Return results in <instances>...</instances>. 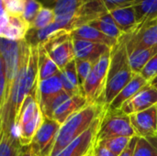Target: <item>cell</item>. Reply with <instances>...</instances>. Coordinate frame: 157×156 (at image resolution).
Segmentation results:
<instances>
[{
  "instance_id": "obj_1",
  "label": "cell",
  "mask_w": 157,
  "mask_h": 156,
  "mask_svg": "<svg viewBox=\"0 0 157 156\" xmlns=\"http://www.w3.org/2000/svg\"><path fill=\"white\" fill-rule=\"evenodd\" d=\"M38 46L28 49L9 98L0 110V133L15 135L18 117L25 99L37 88L39 83Z\"/></svg>"
},
{
  "instance_id": "obj_2",
  "label": "cell",
  "mask_w": 157,
  "mask_h": 156,
  "mask_svg": "<svg viewBox=\"0 0 157 156\" xmlns=\"http://www.w3.org/2000/svg\"><path fill=\"white\" fill-rule=\"evenodd\" d=\"M135 74H137L133 73L130 65L129 53L123 35L111 49L110 63L103 98V103L107 108L118 94L133 79Z\"/></svg>"
},
{
  "instance_id": "obj_3",
  "label": "cell",
  "mask_w": 157,
  "mask_h": 156,
  "mask_svg": "<svg viewBox=\"0 0 157 156\" xmlns=\"http://www.w3.org/2000/svg\"><path fill=\"white\" fill-rule=\"evenodd\" d=\"M106 106L101 103L87 104L85 108L68 118L66 121L61 125L50 156H56L68 144L83 134L106 111Z\"/></svg>"
},
{
  "instance_id": "obj_4",
  "label": "cell",
  "mask_w": 157,
  "mask_h": 156,
  "mask_svg": "<svg viewBox=\"0 0 157 156\" xmlns=\"http://www.w3.org/2000/svg\"><path fill=\"white\" fill-rule=\"evenodd\" d=\"M29 48V44L26 40H10L1 38L0 40V63L5 70L6 85L5 90L0 95V110L6 106L14 82L20 70L24 56Z\"/></svg>"
},
{
  "instance_id": "obj_5",
  "label": "cell",
  "mask_w": 157,
  "mask_h": 156,
  "mask_svg": "<svg viewBox=\"0 0 157 156\" xmlns=\"http://www.w3.org/2000/svg\"><path fill=\"white\" fill-rule=\"evenodd\" d=\"M111 50L103 54L95 63L91 73L83 85V95L88 104L103 103L109 68L110 63Z\"/></svg>"
},
{
  "instance_id": "obj_6",
  "label": "cell",
  "mask_w": 157,
  "mask_h": 156,
  "mask_svg": "<svg viewBox=\"0 0 157 156\" xmlns=\"http://www.w3.org/2000/svg\"><path fill=\"white\" fill-rule=\"evenodd\" d=\"M134 136L136 135L129 115L121 109H106L102 117L97 142L115 137L133 138Z\"/></svg>"
},
{
  "instance_id": "obj_7",
  "label": "cell",
  "mask_w": 157,
  "mask_h": 156,
  "mask_svg": "<svg viewBox=\"0 0 157 156\" xmlns=\"http://www.w3.org/2000/svg\"><path fill=\"white\" fill-rule=\"evenodd\" d=\"M42 45L61 70L75 60L74 39L69 30L61 29Z\"/></svg>"
},
{
  "instance_id": "obj_8",
  "label": "cell",
  "mask_w": 157,
  "mask_h": 156,
  "mask_svg": "<svg viewBox=\"0 0 157 156\" xmlns=\"http://www.w3.org/2000/svg\"><path fill=\"white\" fill-rule=\"evenodd\" d=\"M128 53L157 45V17L138 25L131 33L124 34Z\"/></svg>"
},
{
  "instance_id": "obj_9",
  "label": "cell",
  "mask_w": 157,
  "mask_h": 156,
  "mask_svg": "<svg viewBox=\"0 0 157 156\" xmlns=\"http://www.w3.org/2000/svg\"><path fill=\"white\" fill-rule=\"evenodd\" d=\"M60 128L59 122L44 117L42 124L29 145L32 152L37 156L51 155Z\"/></svg>"
},
{
  "instance_id": "obj_10",
  "label": "cell",
  "mask_w": 157,
  "mask_h": 156,
  "mask_svg": "<svg viewBox=\"0 0 157 156\" xmlns=\"http://www.w3.org/2000/svg\"><path fill=\"white\" fill-rule=\"evenodd\" d=\"M87 0H41L45 6L52 8L56 16V23L63 29L71 31L72 23Z\"/></svg>"
},
{
  "instance_id": "obj_11",
  "label": "cell",
  "mask_w": 157,
  "mask_h": 156,
  "mask_svg": "<svg viewBox=\"0 0 157 156\" xmlns=\"http://www.w3.org/2000/svg\"><path fill=\"white\" fill-rule=\"evenodd\" d=\"M104 113L92 124L88 130L68 144L56 156H86L90 153L97 143L98 133Z\"/></svg>"
},
{
  "instance_id": "obj_12",
  "label": "cell",
  "mask_w": 157,
  "mask_h": 156,
  "mask_svg": "<svg viewBox=\"0 0 157 156\" xmlns=\"http://www.w3.org/2000/svg\"><path fill=\"white\" fill-rule=\"evenodd\" d=\"M130 120L137 137L146 138L157 136V105L144 111L130 115Z\"/></svg>"
},
{
  "instance_id": "obj_13",
  "label": "cell",
  "mask_w": 157,
  "mask_h": 156,
  "mask_svg": "<svg viewBox=\"0 0 157 156\" xmlns=\"http://www.w3.org/2000/svg\"><path fill=\"white\" fill-rule=\"evenodd\" d=\"M29 29V24L22 17V16H10L6 11L2 10L1 38L16 41L22 40H25Z\"/></svg>"
},
{
  "instance_id": "obj_14",
  "label": "cell",
  "mask_w": 157,
  "mask_h": 156,
  "mask_svg": "<svg viewBox=\"0 0 157 156\" xmlns=\"http://www.w3.org/2000/svg\"><path fill=\"white\" fill-rule=\"evenodd\" d=\"M157 105V88L151 83L123 104L121 110L127 115L144 111Z\"/></svg>"
},
{
  "instance_id": "obj_15",
  "label": "cell",
  "mask_w": 157,
  "mask_h": 156,
  "mask_svg": "<svg viewBox=\"0 0 157 156\" xmlns=\"http://www.w3.org/2000/svg\"><path fill=\"white\" fill-rule=\"evenodd\" d=\"M62 92H63V88L61 80V72L52 77L39 81L37 86V97L40 110L42 111L47 105Z\"/></svg>"
},
{
  "instance_id": "obj_16",
  "label": "cell",
  "mask_w": 157,
  "mask_h": 156,
  "mask_svg": "<svg viewBox=\"0 0 157 156\" xmlns=\"http://www.w3.org/2000/svg\"><path fill=\"white\" fill-rule=\"evenodd\" d=\"M74 48L75 59L87 60L93 63H96L103 54L111 50L107 45L83 40H74Z\"/></svg>"
},
{
  "instance_id": "obj_17",
  "label": "cell",
  "mask_w": 157,
  "mask_h": 156,
  "mask_svg": "<svg viewBox=\"0 0 157 156\" xmlns=\"http://www.w3.org/2000/svg\"><path fill=\"white\" fill-rule=\"evenodd\" d=\"M87 100L84 95H76L70 97L64 102H63L53 112L52 120H56L61 125L66 121L73 114L79 111L87 105Z\"/></svg>"
},
{
  "instance_id": "obj_18",
  "label": "cell",
  "mask_w": 157,
  "mask_h": 156,
  "mask_svg": "<svg viewBox=\"0 0 157 156\" xmlns=\"http://www.w3.org/2000/svg\"><path fill=\"white\" fill-rule=\"evenodd\" d=\"M71 35L74 40H87L95 43H100L107 45L109 48H113L118 40H114L107 35H105L103 32L98 30V29L90 26V25H85L82 27H79L74 30L71 31Z\"/></svg>"
},
{
  "instance_id": "obj_19",
  "label": "cell",
  "mask_w": 157,
  "mask_h": 156,
  "mask_svg": "<svg viewBox=\"0 0 157 156\" xmlns=\"http://www.w3.org/2000/svg\"><path fill=\"white\" fill-rule=\"evenodd\" d=\"M109 14L114 19L118 28L124 34L132 32L138 27V21L133 6L115 8L109 11Z\"/></svg>"
},
{
  "instance_id": "obj_20",
  "label": "cell",
  "mask_w": 157,
  "mask_h": 156,
  "mask_svg": "<svg viewBox=\"0 0 157 156\" xmlns=\"http://www.w3.org/2000/svg\"><path fill=\"white\" fill-rule=\"evenodd\" d=\"M150 83L146 81L140 74H135L133 79L118 94V96L113 99V101L109 106V109H121L125 102L135 96L142 88L149 85Z\"/></svg>"
},
{
  "instance_id": "obj_21",
  "label": "cell",
  "mask_w": 157,
  "mask_h": 156,
  "mask_svg": "<svg viewBox=\"0 0 157 156\" xmlns=\"http://www.w3.org/2000/svg\"><path fill=\"white\" fill-rule=\"evenodd\" d=\"M39 51V81H42L52 77L53 75L59 74L61 69L57 66L54 61L50 57L46 49L42 44L38 46Z\"/></svg>"
},
{
  "instance_id": "obj_22",
  "label": "cell",
  "mask_w": 157,
  "mask_h": 156,
  "mask_svg": "<svg viewBox=\"0 0 157 156\" xmlns=\"http://www.w3.org/2000/svg\"><path fill=\"white\" fill-rule=\"evenodd\" d=\"M40 111V105H39V102H38L37 88H36L25 99V101H24V103L22 105L20 114H19V117H18L17 126V129H16V133H17V131L19 128L23 127L28 122H29Z\"/></svg>"
},
{
  "instance_id": "obj_23",
  "label": "cell",
  "mask_w": 157,
  "mask_h": 156,
  "mask_svg": "<svg viewBox=\"0 0 157 156\" xmlns=\"http://www.w3.org/2000/svg\"><path fill=\"white\" fill-rule=\"evenodd\" d=\"M43 119L44 116L40 110L29 122H28L26 125L17 131V137L22 147L30 145L34 136L36 135L38 130L42 124Z\"/></svg>"
},
{
  "instance_id": "obj_24",
  "label": "cell",
  "mask_w": 157,
  "mask_h": 156,
  "mask_svg": "<svg viewBox=\"0 0 157 156\" xmlns=\"http://www.w3.org/2000/svg\"><path fill=\"white\" fill-rule=\"evenodd\" d=\"M61 29H63L56 22L43 29H29L25 40L30 46H39L45 43Z\"/></svg>"
},
{
  "instance_id": "obj_25",
  "label": "cell",
  "mask_w": 157,
  "mask_h": 156,
  "mask_svg": "<svg viewBox=\"0 0 157 156\" xmlns=\"http://www.w3.org/2000/svg\"><path fill=\"white\" fill-rule=\"evenodd\" d=\"M88 25L98 29L105 35L117 40H119L124 35V33L118 28L117 24L115 23L114 19L110 16L109 12L101 16L100 17L94 20Z\"/></svg>"
},
{
  "instance_id": "obj_26",
  "label": "cell",
  "mask_w": 157,
  "mask_h": 156,
  "mask_svg": "<svg viewBox=\"0 0 157 156\" xmlns=\"http://www.w3.org/2000/svg\"><path fill=\"white\" fill-rule=\"evenodd\" d=\"M157 53V45L150 48L140 49L129 54L130 65L134 74H140L146 63Z\"/></svg>"
},
{
  "instance_id": "obj_27",
  "label": "cell",
  "mask_w": 157,
  "mask_h": 156,
  "mask_svg": "<svg viewBox=\"0 0 157 156\" xmlns=\"http://www.w3.org/2000/svg\"><path fill=\"white\" fill-rule=\"evenodd\" d=\"M138 25L157 17V0H137L133 5Z\"/></svg>"
},
{
  "instance_id": "obj_28",
  "label": "cell",
  "mask_w": 157,
  "mask_h": 156,
  "mask_svg": "<svg viewBox=\"0 0 157 156\" xmlns=\"http://www.w3.org/2000/svg\"><path fill=\"white\" fill-rule=\"evenodd\" d=\"M132 156H157V136L138 137Z\"/></svg>"
},
{
  "instance_id": "obj_29",
  "label": "cell",
  "mask_w": 157,
  "mask_h": 156,
  "mask_svg": "<svg viewBox=\"0 0 157 156\" xmlns=\"http://www.w3.org/2000/svg\"><path fill=\"white\" fill-rule=\"evenodd\" d=\"M132 138L129 137H115L110 139H106L100 142H97L98 144L105 147L115 155L120 156L127 148Z\"/></svg>"
},
{
  "instance_id": "obj_30",
  "label": "cell",
  "mask_w": 157,
  "mask_h": 156,
  "mask_svg": "<svg viewBox=\"0 0 157 156\" xmlns=\"http://www.w3.org/2000/svg\"><path fill=\"white\" fill-rule=\"evenodd\" d=\"M55 21L56 16L54 11L52 8L44 6L30 25V29H43L55 23Z\"/></svg>"
},
{
  "instance_id": "obj_31",
  "label": "cell",
  "mask_w": 157,
  "mask_h": 156,
  "mask_svg": "<svg viewBox=\"0 0 157 156\" xmlns=\"http://www.w3.org/2000/svg\"><path fill=\"white\" fill-rule=\"evenodd\" d=\"M44 6L41 1L39 0H25V6L22 17L29 24H32L34 19L36 18L39 12Z\"/></svg>"
},
{
  "instance_id": "obj_32",
  "label": "cell",
  "mask_w": 157,
  "mask_h": 156,
  "mask_svg": "<svg viewBox=\"0 0 157 156\" xmlns=\"http://www.w3.org/2000/svg\"><path fill=\"white\" fill-rule=\"evenodd\" d=\"M94 63H93L91 61L75 59L77 76H78V81H79V85H80L81 88L83 87V85L85 84L86 78L88 77L89 74L91 73ZM82 91H83V89H82Z\"/></svg>"
},
{
  "instance_id": "obj_33",
  "label": "cell",
  "mask_w": 157,
  "mask_h": 156,
  "mask_svg": "<svg viewBox=\"0 0 157 156\" xmlns=\"http://www.w3.org/2000/svg\"><path fill=\"white\" fill-rule=\"evenodd\" d=\"M25 0H2V10L10 16H22Z\"/></svg>"
},
{
  "instance_id": "obj_34",
  "label": "cell",
  "mask_w": 157,
  "mask_h": 156,
  "mask_svg": "<svg viewBox=\"0 0 157 156\" xmlns=\"http://www.w3.org/2000/svg\"><path fill=\"white\" fill-rule=\"evenodd\" d=\"M62 73L65 75V77L67 78V80L69 81V83L75 86V88L79 89L80 91H82V88L80 87L79 85V81H78V76H77V71H76V64H75V60L72 61L71 63H69L64 68H63ZM83 93V91H82Z\"/></svg>"
},
{
  "instance_id": "obj_35",
  "label": "cell",
  "mask_w": 157,
  "mask_h": 156,
  "mask_svg": "<svg viewBox=\"0 0 157 156\" xmlns=\"http://www.w3.org/2000/svg\"><path fill=\"white\" fill-rule=\"evenodd\" d=\"M140 74L149 83L157 77V53L146 63Z\"/></svg>"
},
{
  "instance_id": "obj_36",
  "label": "cell",
  "mask_w": 157,
  "mask_h": 156,
  "mask_svg": "<svg viewBox=\"0 0 157 156\" xmlns=\"http://www.w3.org/2000/svg\"><path fill=\"white\" fill-rule=\"evenodd\" d=\"M100 1L107 8V10L109 12L118 7L132 6L137 0H100Z\"/></svg>"
},
{
  "instance_id": "obj_37",
  "label": "cell",
  "mask_w": 157,
  "mask_h": 156,
  "mask_svg": "<svg viewBox=\"0 0 157 156\" xmlns=\"http://www.w3.org/2000/svg\"><path fill=\"white\" fill-rule=\"evenodd\" d=\"M94 155L95 156H117L115 155L113 153H111L110 151H109L108 149H106L105 147L96 143L94 150H93Z\"/></svg>"
},
{
  "instance_id": "obj_38",
  "label": "cell",
  "mask_w": 157,
  "mask_h": 156,
  "mask_svg": "<svg viewBox=\"0 0 157 156\" xmlns=\"http://www.w3.org/2000/svg\"><path fill=\"white\" fill-rule=\"evenodd\" d=\"M137 140H138V137L137 136H134L133 138H132L129 145L127 146V148L125 149V151L120 156H132L133 152H134L135 145H136V143H137Z\"/></svg>"
},
{
  "instance_id": "obj_39",
  "label": "cell",
  "mask_w": 157,
  "mask_h": 156,
  "mask_svg": "<svg viewBox=\"0 0 157 156\" xmlns=\"http://www.w3.org/2000/svg\"><path fill=\"white\" fill-rule=\"evenodd\" d=\"M21 156H37L31 150L30 146H24L22 147V155Z\"/></svg>"
},
{
  "instance_id": "obj_40",
  "label": "cell",
  "mask_w": 157,
  "mask_h": 156,
  "mask_svg": "<svg viewBox=\"0 0 157 156\" xmlns=\"http://www.w3.org/2000/svg\"><path fill=\"white\" fill-rule=\"evenodd\" d=\"M151 84H152L153 86H155L157 88V77L156 78H155V79L152 81V83H151Z\"/></svg>"
},
{
  "instance_id": "obj_41",
  "label": "cell",
  "mask_w": 157,
  "mask_h": 156,
  "mask_svg": "<svg viewBox=\"0 0 157 156\" xmlns=\"http://www.w3.org/2000/svg\"><path fill=\"white\" fill-rule=\"evenodd\" d=\"M21 155H22V149H21L19 152H17V154H16L14 156H21Z\"/></svg>"
},
{
  "instance_id": "obj_42",
  "label": "cell",
  "mask_w": 157,
  "mask_h": 156,
  "mask_svg": "<svg viewBox=\"0 0 157 156\" xmlns=\"http://www.w3.org/2000/svg\"><path fill=\"white\" fill-rule=\"evenodd\" d=\"M93 150H94V149H93ZM93 150H92V151H91L90 153H88V154H86V156H92V155H93Z\"/></svg>"
},
{
  "instance_id": "obj_43",
  "label": "cell",
  "mask_w": 157,
  "mask_h": 156,
  "mask_svg": "<svg viewBox=\"0 0 157 156\" xmlns=\"http://www.w3.org/2000/svg\"><path fill=\"white\" fill-rule=\"evenodd\" d=\"M156 135H157V127H156Z\"/></svg>"
},
{
  "instance_id": "obj_44",
  "label": "cell",
  "mask_w": 157,
  "mask_h": 156,
  "mask_svg": "<svg viewBox=\"0 0 157 156\" xmlns=\"http://www.w3.org/2000/svg\"><path fill=\"white\" fill-rule=\"evenodd\" d=\"M92 156H95V155H94V153H93V155H92Z\"/></svg>"
}]
</instances>
